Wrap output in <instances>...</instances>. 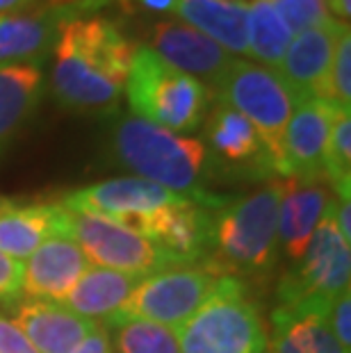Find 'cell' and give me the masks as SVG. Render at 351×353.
Instances as JSON below:
<instances>
[{
  "mask_svg": "<svg viewBox=\"0 0 351 353\" xmlns=\"http://www.w3.org/2000/svg\"><path fill=\"white\" fill-rule=\"evenodd\" d=\"M137 46L106 19H64L53 46L50 89L80 114H108L121 103Z\"/></svg>",
  "mask_w": 351,
  "mask_h": 353,
  "instance_id": "cell-1",
  "label": "cell"
},
{
  "mask_svg": "<svg viewBox=\"0 0 351 353\" xmlns=\"http://www.w3.org/2000/svg\"><path fill=\"white\" fill-rule=\"evenodd\" d=\"M110 155L119 167L132 171L137 178L151 180L205 208H217L221 203L201 185L208 148L197 137H185L128 114L112 128Z\"/></svg>",
  "mask_w": 351,
  "mask_h": 353,
  "instance_id": "cell-2",
  "label": "cell"
},
{
  "mask_svg": "<svg viewBox=\"0 0 351 353\" xmlns=\"http://www.w3.org/2000/svg\"><path fill=\"white\" fill-rule=\"evenodd\" d=\"M281 192L283 178H274L249 196L219 210L208 269L217 276L235 278L270 272L279 255Z\"/></svg>",
  "mask_w": 351,
  "mask_h": 353,
  "instance_id": "cell-3",
  "label": "cell"
},
{
  "mask_svg": "<svg viewBox=\"0 0 351 353\" xmlns=\"http://www.w3.org/2000/svg\"><path fill=\"white\" fill-rule=\"evenodd\" d=\"M123 92L132 114L171 132L197 130L214 96L203 82L162 62L146 46H137L132 55Z\"/></svg>",
  "mask_w": 351,
  "mask_h": 353,
  "instance_id": "cell-4",
  "label": "cell"
},
{
  "mask_svg": "<svg viewBox=\"0 0 351 353\" xmlns=\"http://www.w3.org/2000/svg\"><path fill=\"white\" fill-rule=\"evenodd\" d=\"M181 353H267V328L240 278L219 276L210 299L178 328Z\"/></svg>",
  "mask_w": 351,
  "mask_h": 353,
  "instance_id": "cell-5",
  "label": "cell"
},
{
  "mask_svg": "<svg viewBox=\"0 0 351 353\" xmlns=\"http://www.w3.org/2000/svg\"><path fill=\"white\" fill-rule=\"evenodd\" d=\"M214 99L249 119L270 151L274 174L283 176V132L297 103L279 73L256 62L235 59L217 87Z\"/></svg>",
  "mask_w": 351,
  "mask_h": 353,
  "instance_id": "cell-6",
  "label": "cell"
},
{
  "mask_svg": "<svg viewBox=\"0 0 351 353\" xmlns=\"http://www.w3.org/2000/svg\"><path fill=\"white\" fill-rule=\"evenodd\" d=\"M217 281L219 276L205 265L171 267L144 276L106 324L119 326L123 321H151L176 330L210 299Z\"/></svg>",
  "mask_w": 351,
  "mask_h": 353,
  "instance_id": "cell-7",
  "label": "cell"
},
{
  "mask_svg": "<svg viewBox=\"0 0 351 353\" xmlns=\"http://www.w3.org/2000/svg\"><path fill=\"white\" fill-rule=\"evenodd\" d=\"M64 214V237L73 239L96 267L139 278L176 267L158 244L121 223L66 208Z\"/></svg>",
  "mask_w": 351,
  "mask_h": 353,
  "instance_id": "cell-8",
  "label": "cell"
},
{
  "mask_svg": "<svg viewBox=\"0 0 351 353\" xmlns=\"http://www.w3.org/2000/svg\"><path fill=\"white\" fill-rule=\"evenodd\" d=\"M349 274L351 244L335 228V199H331L303 258L279 285V305L305 299L333 303L342 292L349 290Z\"/></svg>",
  "mask_w": 351,
  "mask_h": 353,
  "instance_id": "cell-9",
  "label": "cell"
},
{
  "mask_svg": "<svg viewBox=\"0 0 351 353\" xmlns=\"http://www.w3.org/2000/svg\"><path fill=\"white\" fill-rule=\"evenodd\" d=\"M183 201L192 199H185L181 194L167 190V187L151 183V180L123 176L101 180V183L76 190L62 201V208L82 214L103 216V219L135 230V226L146 214Z\"/></svg>",
  "mask_w": 351,
  "mask_h": 353,
  "instance_id": "cell-10",
  "label": "cell"
},
{
  "mask_svg": "<svg viewBox=\"0 0 351 353\" xmlns=\"http://www.w3.org/2000/svg\"><path fill=\"white\" fill-rule=\"evenodd\" d=\"M212 208L197 201H183L160 208L141 219L135 232L155 242L176 267L205 258L212 251Z\"/></svg>",
  "mask_w": 351,
  "mask_h": 353,
  "instance_id": "cell-11",
  "label": "cell"
},
{
  "mask_svg": "<svg viewBox=\"0 0 351 353\" xmlns=\"http://www.w3.org/2000/svg\"><path fill=\"white\" fill-rule=\"evenodd\" d=\"M146 48H151L169 66L203 82L212 94L237 59L219 43H214L210 37L178 21L153 23Z\"/></svg>",
  "mask_w": 351,
  "mask_h": 353,
  "instance_id": "cell-12",
  "label": "cell"
},
{
  "mask_svg": "<svg viewBox=\"0 0 351 353\" xmlns=\"http://www.w3.org/2000/svg\"><path fill=\"white\" fill-rule=\"evenodd\" d=\"M347 30L349 26L328 19L326 23L292 37L276 73L285 82L297 105L305 101H324V85L333 52Z\"/></svg>",
  "mask_w": 351,
  "mask_h": 353,
  "instance_id": "cell-13",
  "label": "cell"
},
{
  "mask_svg": "<svg viewBox=\"0 0 351 353\" xmlns=\"http://www.w3.org/2000/svg\"><path fill=\"white\" fill-rule=\"evenodd\" d=\"M340 110L328 101L294 105L283 132V178H324L328 132Z\"/></svg>",
  "mask_w": 351,
  "mask_h": 353,
  "instance_id": "cell-14",
  "label": "cell"
},
{
  "mask_svg": "<svg viewBox=\"0 0 351 353\" xmlns=\"http://www.w3.org/2000/svg\"><path fill=\"white\" fill-rule=\"evenodd\" d=\"M331 199L326 178H283L279 201V249L294 265L303 258Z\"/></svg>",
  "mask_w": 351,
  "mask_h": 353,
  "instance_id": "cell-15",
  "label": "cell"
},
{
  "mask_svg": "<svg viewBox=\"0 0 351 353\" xmlns=\"http://www.w3.org/2000/svg\"><path fill=\"white\" fill-rule=\"evenodd\" d=\"M92 267L87 255L69 237L43 242L23 265V292L37 301L64 303L80 276Z\"/></svg>",
  "mask_w": 351,
  "mask_h": 353,
  "instance_id": "cell-16",
  "label": "cell"
},
{
  "mask_svg": "<svg viewBox=\"0 0 351 353\" xmlns=\"http://www.w3.org/2000/svg\"><path fill=\"white\" fill-rule=\"evenodd\" d=\"M64 14L62 5L0 14V69L43 64V59L53 52L59 23L66 19Z\"/></svg>",
  "mask_w": 351,
  "mask_h": 353,
  "instance_id": "cell-17",
  "label": "cell"
},
{
  "mask_svg": "<svg viewBox=\"0 0 351 353\" xmlns=\"http://www.w3.org/2000/svg\"><path fill=\"white\" fill-rule=\"evenodd\" d=\"M331 303L305 299L283 303L272 314L267 353H345L328 326Z\"/></svg>",
  "mask_w": 351,
  "mask_h": 353,
  "instance_id": "cell-18",
  "label": "cell"
},
{
  "mask_svg": "<svg viewBox=\"0 0 351 353\" xmlns=\"http://www.w3.org/2000/svg\"><path fill=\"white\" fill-rule=\"evenodd\" d=\"M14 324L37 353H71L99 324L62 303L26 299L14 310Z\"/></svg>",
  "mask_w": 351,
  "mask_h": 353,
  "instance_id": "cell-19",
  "label": "cell"
},
{
  "mask_svg": "<svg viewBox=\"0 0 351 353\" xmlns=\"http://www.w3.org/2000/svg\"><path fill=\"white\" fill-rule=\"evenodd\" d=\"M205 141L217 160L230 167L256 169L274 174V164L258 130L240 112L217 101L205 114Z\"/></svg>",
  "mask_w": 351,
  "mask_h": 353,
  "instance_id": "cell-20",
  "label": "cell"
},
{
  "mask_svg": "<svg viewBox=\"0 0 351 353\" xmlns=\"http://www.w3.org/2000/svg\"><path fill=\"white\" fill-rule=\"evenodd\" d=\"M64 208L53 203L0 201V251L26 260L43 242L64 237Z\"/></svg>",
  "mask_w": 351,
  "mask_h": 353,
  "instance_id": "cell-21",
  "label": "cell"
},
{
  "mask_svg": "<svg viewBox=\"0 0 351 353\" xmlns=\"http://www.w3.org/2000/svg\"><path fill=\"white\" fill-rule=\"evenodd\" d=\"M171 14L230 55L249 57V0H176Z\"/></svg>",
  "mask_w": 351,
  "mask_h": 353,
  "instance_id": "cell-22",
  "label": "cell"
},
{
  "mask_svg": "<svg viewBox=\"0 0 351 353\" xmlns=\"http://www.w3.org/2000/svg\"><path fill=\"white\" fill-rule=\"evenodd\" d=\"M43 76L39 66H3L0 69V155L26 130L39 108Z\"/></svg>",
  "mask_w": 351,
  "mask_h": 353,
  "instance_id": "cell-23",
  "label": "cell"
},
{
  "mask_svg": "<svg viewBox=\"0 0 351 353\" xmlns=\"http://www.w3.org/2000/svg\"><path fill=\"white\" fill-rule=\"evenodd\" d=\"M139 281V276L112 272V269L103 267H89L62 305L92 321H108L128 299L130 292L137 288Z\"/></svg>",
  "mask_w": 351,
  "mask_h": 353,
  "instance_id": "cell-24",
  "label": "cell"
},
{
  "mask_svg": "<svg viewBox=\"0 0 351 353\" xmlns=\"http://www.w3.org/2000/svg\"><path fill=\"white\" fill-rule=\"evenodd\" d=\"M292 30L272 0H249V57L276 71L292 41Z\"/></svg>",
  "mask_w": 351,
  "mask_h": 353,
  "instance_id": "cell-25",
  "label": "cell"
},
{
  "mask_svg": "<svg viewBox=\"0 0 351 353\" xmlns=\"http://www.w3.org/2000/svg\"><path fill=\"white\" fill-rule=\"evenodd\" d=\"M324 178L335 199H351V112L340 110L333 119L324 151Z\"/></svg>",
  "mask_w": 351,
  "mask_h": 353,
  "instance_id": "cell-26",
  "label": "cell"
},
{
  "mask_svg": "<svg viewBox=\"0 0 351 353\" xmlns=\"http://www.w3.org/2000/svg\"><path fill=\"white\" fill-rule=\"evenodd\" d=\"M114 353H181L174 328L151 321H123L114 326Z\"/></svg>",
  "mask_w": 351,
  "mask_h": 353,
  "instance_id": "cell-27",
  "label": "cell"
},
{
  "mask_svg": "<svg viewBox=\"0 0 351 353\" xmlns=\"http://www.w3.org/2000/svg\"><path fill=\"white\" fill-rule=\"evenodd\" d=\"M324 101L349 110L351 105V34L349 30L340 37L333 52V62L328 69L324 85Z\"/></svg>",
  "mask_w": 351,
  "mask_h": 353,
  "instance_id": "cell-28",
  "label": "cell"
},
{
  "mask_svg": "<svg viewBox=\"0 0 351 353\" xmlns=\"http://www.w3.org/2000/svg\"><path fill=\"white\" fill-rule=\"evenodd\" d=\"M272 3L276 5L288 28L292 30V34L317 28L331 19L326 0H272Z\"/></svg>",
  "mask_w": 351,
  "mask_h": 353,
  "instance_id": "cell-29",
  "label": "cell"
},
{
  "mask_svg": "<svg viewBox=\"0 0 351 353\" xmlns=\"http://www.w3.org/2000/svg\"><path fill=\"white\" fill-rule=\"evenodd\" d=\"M328 326L342 351H351V292H342L328 307Z\"/></svg>",
  "mask_w": 351,
  "mask_h": 353,
  "instance_id": "cell-30",
  "label": "cell"
},
{
  "mask_svg": "<svg viewBox=\"0 0 351 353\" xmlns=\"http://www.w3.org/2000/svg\"><path fill=\"white\" fill-rule=\"evenodd\" d=\"M23 292V262L0 251V303L17 301Z\"/></svg>",
  "mask_w": 351,
  "mask_h": 353,
  "instance_id": "cell-31",
  "label": "cell"
},
{
  "mask_svg": "<svg viewBox=\"0 0 351 353\" xmlns=\"http://www.w3.org/2000/svg\"><path fill=\"white\" fill-rule=\"evenodd\" d=\"M0 353H37L34 347L26 340V335L10 321L5 314H0Z\"/></svg>",
  "mask_w": 351,
  "mask_h": 353,
  "instance_id": "cell-32",
  "label": "cell"
},
{
  "mask_svg": "<svg viewBox=\"0 0 351 353\" xmlns=\"http://www.w3.org/2000/svg\"><path fill=\"white\" fill-rule=\"evenodd\" d=\"M71 353H114L112 349V337L103 326H99L92 335L85 337Z\"/></svg>",
  "mask_w": 351,
  "mask_h": 353,
  "instance_id": "cell-33",
  "label": "cell"
},
{
  "mask_svg": "<svg viewBox=\"0 0 351 353\" xmlns=\"http://www.w3.org/2000/svg\"><path fill=\"white\" fill-rule=\"evenodd\" d=\"M335 228L340 237L351 244V203L335 199Z\"/></svg>",
  "mask_w": 351,
  "mask_h": 353,
  "instance_id": "cell-34",
  "label": "cell"
},
{
  "mask_svg": "<svg viewBox=\"0 0 351 353\" xmlns=\"http://www.w3.org/2000/svg\"><path fill=\"white\" fill-rule=\"evenodd\" d=\"M326 7H328V14L331 19L340 21V23L349 26V19H351V0H326Z\"/></svg>",
  "mask_w": 351,
  "mask_h": 353,
  "instance_id": "cell-35",
  "label": "cell"
},
{
  "mask_svg": "<svg viewBox=\"0 0 351 353\" xmlns=\"http://www.w3.org/2000/svg\"><path fill=\"white\" fill-rule=\"evenodd\" d=\"M126 3H135L137 10H144V12L164 14V12L174 10L176 0H126Z\"/></svg>",
  "mask_w": 351,
  "mask_h": 353,
  "instance_id": "cell-36",
  "label": "cell"
},
{
  "mask_svg": "<svg viewBox=\"0 0 351 353\" xmlns=\"http://www.w3.org/2000/svg\"><path fill=\"white\" fill-rule=\"evenodd\" d=\"M39 0H0V14H17V12H28V10H34V5Z\"/></svg>",
  "mask_w": 351,
  "mask_h": 353,
  "instance_id": "cell-37",
  "label": "cell"
},
{
  "mask_svg": "<svg viewBox=\"0 0 351 353\" xmlns=\"http://www.w3.org/2000/svg\"><path fill=\"white\" fill-rule=\"evenodd\" d=\"M50 3H55V5H59V3H64V0H50Z\"/></svg>",
  "mask_w": 351,
  "mask_h": 353,
  "instance_id": "cell-38",
  "label": "cell"
},
{
  "mask_svg": "<svg viewBox=\"0 0 351 353\" xmlns=\"http://www.w3.org/2000/svg\"><path fill=\"white\" fill-rule=\"evenodd\" d=\"M121 3H126V0H121Z\"/></svg>",
  "mask_w": 351,
  "mask_h": 353,
  "instance_id": "cell-39",
  "label": "cell"
}]
</instances>
